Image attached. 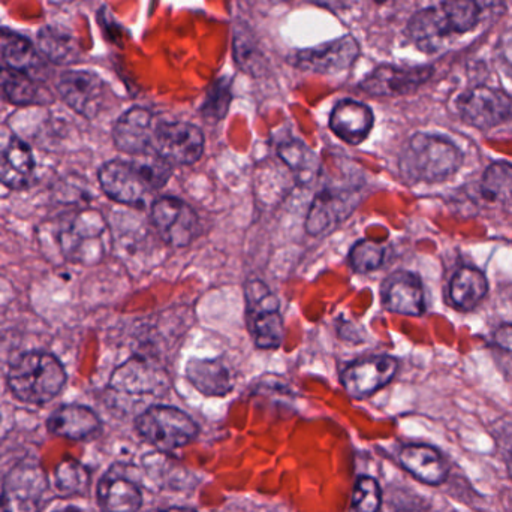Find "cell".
<instances>
[{"mask_svg": "<svg viewBox=\"0 0 512 512\" xmlns=\"http://www.w3.org/2000/svg\"><path fill=\"white\" fill-rule=\"evenodd\" d=\"M99 183L108 198L125 206H140L147 195L164 188L171 177V165L149 153L134 161L114 159L102 165Z\"/></svg>", "mask_w": 512, "mask_h": 512, "instance_id": "obj_1", "label": "cell"}, {"mask_svg": "<svg viewBox=\"0 0 512 512\" xmlns=\"http://www.w3.org/2000/svg\"><path fill=\"white\" fill-rule=\"evenodd\" d=\"M375 2H378V3H387V2H391V0H375Z\"/></svg>", "mask_w": 512, "mask_h": 512, "instance_id": "obj_41", "label": "cell"}, {"mask_svg": "<svg viewBox=\"0 0 512 512\" xmlns=\"http://www.w3.org/2000/svg\"><path fill=\"white\" fill-rule=\"evenodd\" d=\"M35 158L32 150L8 126L0 125V183L23 189L32 182Z\"/></svg>", "mask_w": 512, "mask_h": 512, "instance_id": "obj_15", "label": "cell"}, {"mask_svg": "<svg viewBox=\"0 0 512 512\" xmlns=\"http://www.w3.org/2000/svg\"><path fill=\"white\" fill-rule=\"evenodd\" d=\"M430 66L382 65L361 81L360 87L372 96H400L414 92L432 77Z\"/></svg>", "mask_w": 512, "mask_h": 512, "instance_id": "obj_16", "label": "cell"}, {"mask_svg": "<svg viewBox=\"0 0 512 512\" xmlns=\"http://www.w3.org/2000/svg\"><path fill=\"white\" fill-rule=\"evenodd\" d=\"M477 2L478 8H480L481 15L483 12H486L487 9L490 11H495V9H504L505 0H475Z\"/></svg>", "mask_w": 512, "mask_h": 512, "instance_id": "obj_38", "label": "cell"}, {"mask_svg": "<svg viewBox=\"0 0 512 512\" xmlns=\"http://www.w3.org/2000/svg\"><path fill=\"white\" fill-rule=\"evenodd\" d=\"M486 200L492 203H512V165L508 162H495L487 168L481 185Z\"/></svg>", "mask_w": 512, "mask_h": 512, "instance_id": "obj_31", "label": "cell"}, {"mask_svg": "<svg viewBox=\"0 0 512 512\" xmlns=\"http://www.w3.org/2000/svg\"><path fill=\"white\" fill-rule=\"evenodd\" d=\"M0 65L32 75L41 68L42 60L26 36L0 29Z\"/></svg>", "mask_w": 512, "mask_h": 512, "instance_id": "obj_27", "label": "cell"}, {"mask_svg": "<svg viewBox=\"0 0 512 512\" xmlns=\"http://www.w3.org/2000/svg\"><path fill=\"white\" fill-rule=\"evenodd\" d=\"M228 105H230V93H228V90L219 87L215 95L212 93L207 98L204 111H206V116L215 117L216 120H219L227 114Z\"/></svg>", "mask_w": 512, "mask_h": 512, "instance_id": "obj_35", "label": "cell"}, {"mask_svg": "<svg viewBox=\"0 0 512 512\" xmlns=\"http://www.w3.org/2000/svg\"><path fill=\"white\" fill-rule=\"evenodd\" d=\"M98 502L104 512H138L143 495L135 481L119 468H111L99 481Z\"/></svg>", "mask_w": 512, "mask_h": 512, "instance_id": "obj_21", "label": "cell"}, {"mask_svg": "<svg viewBox=\"0 0 512 512\" xmlns=\"http://www.w3.org/2000/svg\"><path fill=\"white\" fill-rule=\"evenodd\" d=\"M358 54H360V45L352 36L346 35L310 50L297 51L294 56H291V63L295 68L307 72L337 74L351 68Z\"/></svg>", "mask_w": 512, "mask_h": 512, "instance_id": "obj_13", "label": "cell"}, {"mask_svg": "<svg viewBox=\"0 0 512 512\" xmlns=\"http://www.w3.org/2000/svg\"><path fill=\"white\" fill-rule=\"evenodd\" d=\"M457 110L468 125L490 129L510 119L512 101L502 90L478 86L457 99Z\"/></svg>", "mask_w": 512, "mask_h": 512, "instance_id": "obj_10", "label": "cell"}, {"mask_svg": "<svg viewBox=\"0 0 512 512\" xmlns=\"http://www.w3.org/2000/svg\"><path fill=\"white\" fill-rule=\"evenodd\" d=\"M489 283L486 276L477 268H460L454 274L450 285V297L454 306L460 310H471L486 297Z\"/></svg>", "mask_w": 512, "mask_h": 512, "instance_id": "obj_28", "label": "cell"}, {"mask_svg": "<svg viewBox=\"0 0 512 512\" xmlns=\"http://www.w3.org/2000/svg\"><path fill=\"white\" fill-rule=\"evenodd\" d=\"M462 152L439 135L417 134L400 156V173L409 183H436L462 167Z\"/></svg>", "mask_w": 512, "mask_h": 512, "instance_id": "obj_2", "label": "cell"}, {"mask_svg": "<svg viewBox=\"0 0 512 512\" xmlns=\"http://www.w3.org/2000/svg\"><path fill=\"white\" fill-rule=\"evenodd\" d=\"M186 378L204 396L224 397L233 390L230 370L221 360L191 358L186 366Z\"/></svg>", "mask_w": 512, "mask_h": 512, "instance_id": "obj_25", "label": "cell"}, {"mask_svg": "<svg viewBox=\"0 0 512 512\" xmlns=\"http://www.w3.org/2000/svg\"><path fill=\"white\" fill-rule=\"evenodd\" d=\"M110 387L129 396H164L171 387L170 375L149 358L132 357L114 370Z\"/></svg>", "mask_w": 512, "mask_h": 512, "instance_id": "obj_9", "label": "cell"}, {"mask_svg": "<svg viewBox=\"0 0 512 512\" xmlns=\"http://www.w3.org/2000/svg\"><path fill=\"white\" fill-rule=\"evenodd\" d=\"M385 259V248L372 240H360L349 252V264L357 273H370L378 270Z\"/></svg>", "mask_w": 512, "mask_h": 512, "instance_id": "obj_33", "label": "cell"}, {"mask_svg": "<svg viewBox=\"0 0 512 512\" xmlns=\"http://www.w3.org/2000/svg\"><path fill=\"white\" fill-rule=\"evenodd\" d=\"M47 490V475L38 463H18L3 480L0 511L39 512Z\"/></svg>", "mask_w": 512, "mask_h": 512, "instance_id": "obj_7", "label": "cell"}, {"mask_svg": "<svg viewBox=\"0 0 512 512\" xmlns=\"http://www.w3.org/2000/svg\"><path fill=\"white\" fill-rule=\"evenodd\" d=\"M204 152L200 128L185 122L158 123L152 153L170 165H192Z\"/></svg>", "mask_w": 512, "mask_h": 512, "instance_id": "obj_8", "label": "cell"}, {"mask_svg": "<svg viewBox=\"0 0 512 512\" xmlns=\"http://www.w3.org/2000/svg\"><path fill=\"white\" fill-rule=\"evenodd\" d=\"M245 300L255 345L259 349L279 348L285 337V327L276 295L261 280H249L245 285Z\"/></svg>", "mask_w": 512, "mask_h": 512, "instance_id": "obj_6", "label": "cell"}, {"mask_svg": "<svg viewBox=\"0 0 512 512\" xmlns=\"http://www.w3.org/2000/svg\"><path fill=\"white\" fill-rule=\"evenodd\" d=\"M107 233V221L98 210L80 209L59 219L57 246L74 264H98L107 249Z\"/></svg>", "mask_w": 512, "mask_h": 512, "instance_id": "obj_4", "label": "cell"}, {"mask_svg": "<svg viewBox=\"0 0 512 512\" xmlns=\"http://www.w3.org/2000/svg\"><path fill=\"white\" fill-rule=\"evenodd\" d=\"M137 430L153 447L173 451L185 447L198 435L195 421L173 406H152L137 418Z\"/></svg>", "mask_w": 512, "mask_h": 512, "instance_id": "obj_5", "label": "cell"}, {"mask_svg": "<svg viewBox=\"0 0 512 512\" xmlns=\"http://www.w3.org/2000/svg\"><path fill=\"white\" fill-rule=\"evenodd\" d=\"M50 93L45 92L32 75L26 72L0 66V96L20 107L45 104L51 101Z\"/></svg>", "mask_w": 512, "mask_h": 512, "instance_id": "obj_26", "label": "cell"}, {"mask_svg": "<svg viewBox=\"0 0 512 512\" xmlns=\"http://www.w3.org/2000/svg\"><path fill=\"white\" fill-rule=\"evenodd\" d=\"M57 90L63 102L86 119H95L107 99L104 81L89 71L63 72Z\"/></svg>", "mask_w": 512, "mask_h": 512, "instance_id": "obj_12", "label": "cell"}, {"mask_svg": "<svg viewBox=\"0 0 512 512\" xmlns=\"http://www.w3.org/2000/svg\"><path fill=\"white\" fill-rule=\"evenodd\" d=\"M382 504L381 487L373 478L361 477L352 493V512H379Z\"/></svg>", "mask_w": 512, "mask_h": 512, "instance_id": "obj_34", "label": "cell"}, {"mask_svg": "<svg viewBox=\"0 0 512 512\" xmlns=\"http://www.w3.org/2000/svg\"><path fill=\"white\" fill-rule=\"evenodd\" d=\"M385 309L399 315L420 316L426 309L421 280L409 271H396L382 285Z\"/></svg>", "mask_w": 512, "mask_h": 512, "instance_id": "obj_20", "label": "cell"}, {"mask_svg": "<svg viewBox=\"0 0 512 512\" xmlns=\"http://www.w3.org/2000/svg\"><path fill=\"white\" fill-rule=\"evenodd\" d=\"M357 194L346 189L325 188L319 192L310 206L306 219V231L319 236L345 221L357 206Z\"/></svg>", "mask_w": 512, "mask_h": 512, "instance_id": "obj_18", "label": "cell"}, {"mask_svg": "<svg viewBox=\"0 0 512 512\" xmlns=\"http://www.w3.org/2000/svg\"><path fill=\"white\" fill-rule=\"evenodd\" d=\"M156 126L155 116L149 110L131 108L114 125V144L117 149L129 155H149L152 153Z\"/></svg>", "mask_w": 512, "mask_h": 512, "instance_id": "obj_19", "label": "cell"}, {"mask_svg": "<svg viewBox=\"0 0 512 512\" xmlns=\"http://www.w3.org/2000/svg\"><path fill=\"white\" fill-rule=\"evenodd\" d=\"M153 227L162 242L173 248H185L197 236L198 218L194 210L177 198L156 200L150 210Z\"/></svg>", "mask_w": 512, "mask_h": 512, "instance_id": "obj_11", "label": "cell"}, {"mask_svg": "<svg viewBox=\"0 0 512 512\" xmlns=\"http://www.w3.org/2000/svg\"><path fill=\"white\" fill-rule=\"evenodd\" d=\"M411 41L426 53H435L444 47L448 36L459 35L445 3L418 11L408 23Z\"/></svg>", "mask_w": 512, "mask_h": 512, "instance_id": "obj_17", "label": "cell"}, {"mask_svg": "<svg viewBox=\"0 0 512 512\" xmlns=\"http://www.w3.org/2000/svg\"><path fill=\"white\" fill-rule=\"evenodd\" d=\"M501 59L504 65L512 71V30L501 41Z\"/></svg>", "mask_w": 512, "mask_h": 512, "instance_id": "obj_37", "label": "cell"}, {"mask_svg": "<svg viewBox=\"0 0 512 512\" xmlns=\"http://www.w3.org/2000/svg\"><path fill=\"white\" fill-rule=\"evenodd\" d=\"M152 512H195L188 510V508H167V510H156Z\"/></svg>", "mask_w": 512, "mask_h": 512, "instance_id": "obj_40", "label": "cell"}, {"mask_svg": "<svg viewBox=\"0 0 512 512\" xmlns=\"http://www.w3.org/2000/svg\"><path fill=\"white\" fill-rule=\"evenodd\" d=\"M38 47L51 62L69 65L80 57V45L71 33L59 27L47 26L39 30Z\"/></svg>", "mask_w": 512, "mask_h": 512, "instance_id": "obj_30", "label": "cell"}, {"mask_svg": "<svg viewBox=\"0 0 512 512\" xmlns=\"http://www.w3.org/2000/svg\"><path fill=\"white\" fill-rule=\"evenodd\" d=\"M47 429L60 438L84 441L99 432L101 421L98 415L86 406L63 405L50 415Z\"/></svg>", "mask_w": 512, "mask_h": 512, "instance_id": "obj_23", "label": "cell"}, {"mask_svg": "<svg viewBox=\"0 0 512 512\" xmlns=\"http://www.w3.org/2000/svg\"><path fill=\"white\" fill-rule=\"evenodd\" d=\"M399 363L388 355L364 358L346 367L342 384L346 393L354 399H366L390 384L396 376Z\"/></svg>", "mask_w": 512, "mask_h": 512, "instance_id": "obj_14", "label": "cell"}, {"mask_svg": "<svg viewBox=\"0 0 512 512\" xmlns=\"http://www.w3.org/2000/svg\"><path fill=\"white\" fill-rule=\"evenodd\" d=\"M375 117L372 110L363 102L345 99L331 111L330 128L340 140L357 146L369 137Z\"/></svg>", "mask_w": 512, "mask_h": 512, "instance_id": "obj_22", "label": "cell"}, {"mask_svg": "<svg viewBox=\"0 0 512 512\" xmlns=\"http://www.w3.org/2000/svg\"><path fill=\"white\" fill-rule=\"evenodd\" d=\"M89 471L75 460H63L56 468L57 492L65 496L83 495L89 487Z\"/></svg>", "mask_w": 512, "mask_h": 512, "instance_id": "obj_32", "label": "cell"}, {"mask_svg": "<svg viewBox=\"0 0 512 512\" xmlns=\"http://www.w3.org/2000/svg\"><path fill=\"white\" fill-rule=\"evenodd\" d=\"M280 161L286 165L294 174V179L300 185H309L319 171V161L316 153L300 140H288L280 144L279 149Z\"/></svg>", "mask_w": 512, "mask_h": 512, "instance_id": "obj_29", "label": "cell"}, {"mask_svg": "<svg viewBox=\"0 0 512 512\" xmlns=\"http://www.w3.org/2000/svg\"><path fill=\"white\" fill-rule=\"evenodd\" d=\"M495 342L499 348L504 349L505 352L512 357V325H502L495 333Z\"/></svg>", "mask_w": 512, "mask_h": 512, "instance_id": "obj_36", "label": "cell"}, {"mask_svg": "<svg viewBox=\"0 0 512 512\" xmlns=\"http://www.w3.org/2000/svg\"><path fill=\"white\" fill-rule=\"evenodd\" d=\"M54 512H86V511L81 510V508L72 507V505H68V507L60 508V510H56Z\"/></svg>", "mask_w": 512, "mask_h": 512, "instance_id": "obj_39", "label": "cell"}, {"mask_svg": "<svg viewBox=\"0 0 512 512\" xmlns=\"http://www.w3.org/2000/svg\"><path fill=\"white\" fill-rule=\"evenodd\" d=\"M66 373L60 361L47 352L21 355L8 372L9 390L21 402L45 405L62 391Z\"/></svg>", "mask_w": 512, "mask_h": 512, "instance_id": "obj_3", "label": "cell"}, {"mask_svg": "<svg viewBox=\"0 0 512 512\" xmlns=\"http://www.w3.org/2000/svg\"><path fill=\"white\" fill-rule=\"evenodd\" d=\"M400 463L409 474L429 486H439L447 480V462L436 448L429 445H406L400 451Z\"/></svg>", "mask_w": 512, "mask_h": 512, "instance_id": "obj_24", "label": "cell"}]
</instances>
